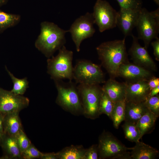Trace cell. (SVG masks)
Here are the masks:
<instances>
[{"label":"cell","instance_id":"cell-1","mask_svg":"<svg viewBox=\"0 0 159 159\" xmlns=\"http://www.w3.org/2000/svg\"><path fill=\"white\" fill-rule=\"evenodd\" d=\"M102 65L110 77H118V72L122 64L129 62L126 51L125 38L103 42L96 48Z\"/></svg>","mask_w":159,"mask_h":159},{"label":"cell","instance_id":"cell-2","mask_svg":"<svg viewBox=\"0 0 159 159\" xmlns=\"http://www.w3.org/2000/svg\"><path fill=\"white\" fill-rule=\"evenodd\" d=\"M40 27V32L35 46L46 57H49L64 45L66 42L65 35L68 31L47 21L42 22Z\"/></svg>","mask_w":159,"mask_h":159},{"label":"cell","instance_id":"cell-3","mask_svg":"<svg viewBox=\"0 0 159 159\" xmlns=\"http://www.w3.org/2000/svg\"><path fill=\"white\" fill-rule=\"evenodd\" d=\"M73 52L67 49L64 45L59 50L58 54L47 60V71L55 81L67 79L73 80L72 65Z\"/></svg>","mask_w":159,"mask_h":159},{"label":"cell","instance_id":"cell-4","mask_svg":"<svg viewBox=\"0 0 159 159\" xmlns=\"http://www.w3.org/2000/svg\"><path fill=\"white\" fill-rule=\"evenodd\" d=\"M138 39L142 40L147 49L151 41L158 37L159 32V9L149 11L142 8L136 26Z\"/></svg>","mask_w":159,"mask_h":159},{"label":"cell","instance_id":"cell-5","mask_svg":"<svg viewBox=\"0 0 159 159\" xmlns=\"http://www.w3.org/2000/svg\"><path fill=\"white\" fill-rule=\"evenodd\" d=\"M73 79L79 84L86 85H99L105 81L100 67L85 59L78 60L73 67Z\"/></svg>","mask_w":159,"mask_h":159},{"label":"cell","instance_id":"cell-6","mask_svg":"<svg viewBox=\"0 0 159 159\" xmlns=\"http://www.w3.org/2000/svg\"><path fill=\"white\" fill-rule=\"evenodd\" d=\"M77 88L85 114L92 118L100 115L99 110L102 92V87L99 85L79 84Z\"/></svg>","mask_w":159,"mask_h":159},{"label":"cell","instance_id":"cell-7","mask_svg":"<svg viewBox=\"0 0 159 159\" xmlns=\"http://www.w3.org/2000/svg\"><path fill=\"white\" fill-rule=\"evenodd\" d=\"M92 14L94 23L100 32L117 26L118 12L106 1L97 0Z\"/></svg>","mask_w":159,"mask_h":159},{"label":"cell","instance_id":"cell-8","mask_svg":"<svg viewBox=\"0 0 159 159\" xmlns=\"http://www.w3.org/2000/svg\"><path fill=\"white\" fill-rule=\"evenodd\" d=\"M95 24L92 13H86L77 18L68 30L71 35L77 52L80 51V46L84 39L92 37L95 32Z\"/></svg>","mask_w":159,"mask_h":159},{"label":"cell","instance_id":"cell-9","mask_svg":"<svg viewBox=\"0 0 159 159\" xmlns=\"http://www.w3.org/2000/svg\"><path fill=\"white\" fill-rule=\"evenodd\" d=\"M58 91L57 103L70 111H77L82 109V104L77 88L72 81L63 84L59 80L55 81Z\"/></svg>","mask_w":159,"mask_h":159},{"label":"cell","instance_id":"cell-10","mask_svg":"<svg viewBox=\"0 0 159 159\" xmlns=\"http://www.w3.org/2000/svg\"><path fill=\"white\" fill-rule=\"evenodd\" d=\"M98 155L101 159H118L132 148L126 147L113 135L103 132L100 137L98 146Z\"/></svg>","mask_w":159,"mask_h":159},{"label":"cell","instance_id":"cell-11","mask_svg":"<svg viewBox=\"0 0 159 159\" xmlns=\"http://www.w3.org/2000/svg\"><path fill=\"white\" fill-rule=\"evenodd\" d=\"M29 102L28 98L0 87V114L4 115L11 112H19L28 106Z\"/></svg>","mask_w":159,"mask_h":159},{"label":"cell","instance_id":"cell-12","mask_svg":"<svg viewBox=\"0 0 159 159\" xmlns=\"http://www.w3.org/2000/svg\"><path fill=\"white\" fill-rule=\"evenodd\" d=\"M132 42L129 54L134 63L151 71L157 70L156 65L147 49L138 42L137 37L132 34Z\"/></svg>","mask_w":159,"mask_h":159},{"label":"cell","instance_id":"cell-13","mask_svg":"<svg viewBox=\"0 0 159 159\" xmlns=\"http://www.w3.org/2000/svg\"><path fill=\"white\" fill-rule=\"evenodd\" d=\"M151 71L129 62L122 64L118 72V77L132 82L140 81H148L154 76Z\"/></svg>","mask_w":159,"mask_h":159},{"label":"cell","instance_id":"cell-14","mask_svg":"<svg viewBox=\"0 0 159 159\" xmlns=\"http://www.w3.org/2000/svg\"><path fill=\"white\" fill-rule=\"evenodd\" d=\"M140 10L120 8L117 12L116 25L125 38L132 34V31L137 24Z\"/></svg>","mask_w":159,"mask_h":159},{"label":"cell","instance_id":"cell-15","mask_svg":"<svg viewBox=\"0 0 159 159\" xmlns=\"http://www.w3.org/2000/svg\"><path fill=\"white\" fill-rule=\"evenodd\" d=\"M147 81L142 80L132 82H126L125 101L144 102L149 96L150 91Z\"/></svg>","mask_w":159,"mask_h":159},{"label":"cell","instance_id":"cell-16","mask_svg":"<svg viewBox=\"0 0 159 159\" xmlns=\"http://www.w3.org/2000/svg\"><path fill=\"white\" fill-rule=\"evenodd\" d=\"M102 89L115 103L125 100L126 83L120 82L110 78L104 83Z\"/></svg>","mask_w":159,"mask_h":159},{"label":"cell","instance_id":"cell-17","mask_svg":"<svg viewBox=\"0 0 159 159\" xmlns=\"http://www.w3.org/2000/svg\"><path fill=\"white\" fill-rule=\"evenodd\" d=\"M0 146L3 152L0 159H21V152L15 137L4 133Z\"/></svg>","mask_w":159,"mask_h":159},{"label":"cell","instance_id":"cell-18","mask_svg":"<svg viewBox=\"0 0 159 159\" xmlns=\"http://www.w3.org/2000/svg\"><path fill=\"white\" fill-rule=\"evenodd\" d=\"M148 111L144 102L125 101L124 121L136 124L140 118Z\"/></svg>","mask_w":159,"mask_h":159},{"label":"cell","instance_id":"cell-19","mask_svg":"<svg viewBox=\"0 0 159 159\" xmlns=\"http://www.w3.org/2000/svg\"><path fill=\"white\" fill-rule=\"evenodd\" d=\"M135 143L130 152L132 159H154L158 156L159 152L156 149L139 141Z\"/></svg>","mask_w":159,"mask_h":159},{"label":"cell","instance_id":"cell-20","mask_svg":"<svg viewBox=\"0 0 159 159\" xmlns=\"http://www.w3.org/2000/svg\"><path fill=\"white\" fill-rule=\"evenodd\" d=\"M19 113L11 112L4 115L3 126L5 133L15 137L23 130Z\"/></svg>","mask_w":159,"mask_h":159},{"label":"cell","instance_id":"cell-21","mask_svg":"<svg viewBox=\"0 0 159 159\" xmlns=\"http://www.w3.org/2000/svg\"><path fill=\"white\" fill-rule=\"evenodd\" d=\"M158 117L149 110L138 120L136 125L140 131L141 139L144 135L150 133L153 130Z\"/></svg>","mask_w":159,"mask_h":159},{"label":"cell","instance_id":"cell-22","mask_svg":"<svg viewBox=\"0 0 159 159\" xmlns=\"http://www.w3.org/2000/svg\"><path fill=\"white\" fill-rule=\"evenodd\" d=\"M86 149L80 146H71L56 153L58 159H84Z\"/></svg>","mask_w":159,"mask_h":159},{"label":"cell","instance_id":"cell-23","mask_svg":"<svg viewBox=\"0 0 159 159\" xmlns=\"http://www.w3.org/2000/svg\"><path fill=\"white\" fill-rule=\"evenodd\" d=\"M20 15L5 12L0 10V34L17 25L21 20Z\"/></svg>","mask_w":159,"mask_h":159},{"label":"cell","instance_id":"cell-24","mask_svg":"<svg viewBox=\"0 0 159 159\" xmlns=\"http://www.w3.org/2000/svg\"><path fill=\"white\" fill-rule=\"evenodd\" d=\"M125 100L118 101L115 104L110 118L115 128L118 129L120 124L125 120Z\"/></svg>","mask_w":159,"mask_h":159},{"label":"cell","instance_id":"cell-25","mask_svg":"<svg viewBox=\"0 0 159 159\" xmlns=\"http://www.w3.org/2000/svg\"><path fill=\"white\" fill-rule=\"evenodd\" d=\"M136 124L125 121L122 126L125 138L129 141L135 143L141 139L140 132Z\"/></svg>","mask_w":159,"mask_h":159},{"label":"cell","instance_id":"cell-26","mask_svg":"<svg viewBox=\"0 0 159 159\" xmlns=\"http://www.w3.org/2000/svg\"><path fill=\"white\" fill-rule=\"evenodd\" d=\"M6 70L13 83V87L11 91L14 93L23 95L28 87V82L26 78L19 79L15 77L5 67Z\"/></svg>","mask_w":159,"mask_h":159},{"label":"cell","instance_id":"cell-27","mask_svg":"<svg viewBox=\"0 0 159 159\" xmlns=\"http://www.w3.org/2000/svg\"><path fill=\"white\" fill-rule=\"evenodd\" d=\"M115 104L106 93L102 89L100 104V114H104L110 118Z\"/></svg>","mask_w":159,"mask_h":159},{"label":"cell","instance_id":"cell-28","mask_svg":"<svg viewBox=\"0 0 159 159\" xmlns=\"http://www.w3.org/2000/svg\"><path fill=\"white\" fill-rule=\"evenodd\" d=\"M148 110L158 116H159V96H148L144 102Z\"/></svg>","mask_w":159,"mask_h":159},{"label":"cell","instance_id":"cell-29","mask_svg":"<svg viewBox=\"0 0 159 159\" xmlns=\"http://www.w3.org/2000/svg\"><path fill=\"white\" fill-rule=\"evenodd\" d=\"M15 137L21 153L32 144L23 130H21Z\"/></svg>","mask_w":159,"mask_h":159},{"label":"cell","instance_id":"cell-30","mask_svg":"<svg viewBox=\"0 0 159 159\" xmlns=\"http://www.w3.org/2000/svg\"><path fill=\"white\" fill-rule=\"evenodd\" d=\"M43 153L40 152L32 144L26 150L21 153V159H40Z\"/></svg>","mask_w":159,"mask_h":159},{"label":"cell","instance_id":"cell-31","mask_svg":"<svg viewBox=\"0 0 159 159\" xmlns=\"http://www.w3.org/2000/svg\"><path fill=\"white\" fill-rule=\"evenodd\" d=\"M120 8L140 10L142 8V0H116Z\"/></svg>","mask_w":159,"mask_h":159},{"label":"cell","instance_id":"cell-32","mask_svg":"<svg viewBox=\"0 0 159 159\" xmlns=\"http://www.w3.org/2000/svg\"><path fill=\"white\" fill-rule=\"evenodd\" d=\"M98 146L93 145L86 150L84 159H97L98 158Z\"/></svg>","mask_w":159,"mask_h":159},{"label":"cell","instance_id":"cell-33","mask_svg":"<svg viewBox=\"0 0 159 159\" xmlns=\"http://www.w3.org/2000/svg\"><path fill=\"white\" fill-rule=\"evenodd\" d=\"M156 40L152 42L151 45L153 49V54L155 59L157 61H159V38L158 37Z\"/></svg>","mask_w":159,"mask_h":159},{"label":"cell","instance_id":"cell-34","mask_svg":"<svg viewBox=\"0 0 159 159\" xmlns=\"http://www.w3.org/2000/svg\"><path fill=\"white\" fill-rule=\"evenodd\" d=\"M147 82L150 90L159 85V78L154 76L150 78Z\"/></svg>","mask_w":159,"mask_h":159},{"label":"cell","instance_id":"cell-35","mask_svg":"<svg viewBox=\"0 0 159 159\" xmlns=\"http://www.w3.org/2000/svg\"><path fill=\"white\" fill-rule=\"evenodd\" d=\"M40 159H58L56 153H43Z\"/></svg>","mask_w":159,"mask_h":159},{"label":"cell","instance_id":"cell-36","mask_svg":"<svg viewBox=\"0 0 159 159\" xmlns=\"http://www.w3.org/2000/svg\"><path fill=\"white\" fill-rule=\"evenodd\" d=\"M4 115L0 113V142L4 134L3 126Z\"/></svg>","mask_w":159,"mask_h":159},{"label":"cell","instance_id":"cell-37","mask_svg":"<svg viewBox=\"0 0 159 159\" xmlns=\"http://www.w3.org/2000/svg\"><path fill=\"white\" fill-rule=\"evenodd\" d=\"M159 92V85L150 90L149 96H153L158 95Z\"/></svg>","mask_w":159,"mask_h":159},{"label":"cell","instance_id":"cell-38","mask_svg":"<svg viewBox=\"0 0 159 159\" xmlns=\"http://www.w3.org/2000/svg\"><path fill=\"white\" fill-rule=\"evenodd\" d=\"M7 0H0V7L5 4Z\"/></svg>","mask_w":159,"mask_h":159},{"label":"cell","instance_id":"cell-39","mask_svg":"<svg viewBox=\"0 0 159 159\" xmlns=\"http://www.w3.org/2000/svg\"><path fill=\"white\" fill-rule=\"evenodd\" d=\"M154 2L157 4H159V0H153Z\"/></svg>","mask_w":159,"mask_h":159}]
</instances>
